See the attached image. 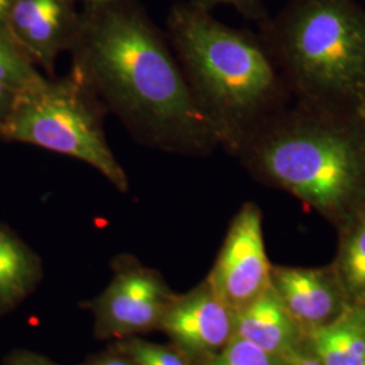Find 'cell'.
<instances>
[{
	"label": "cell",
	"mask_w": 365,
	"mask_h": 365,
	"mask_svg": "<svg viewBox=\"0 0 365 365\" xmlns=\"http://www.w3.org/2000/svg\"><path fill=\"white\" fill-rule=\"evenodd\" d=\"M69 53L71 72L140 143L179 153L218 143L170 45L135 3L87 4Z\"/></svg>",
	"instance_id": "6da1fadb"
},
{
	"label": "cell",
	"mask_w": 365,
	"mask_h": 365,
	"mask_svg": "<svg viewBox=\"0 0 365 365\" xmlns=\"http://www.w3.org/2000/svg\"><path fill=\"white\" fill-rule=\"evenodd\" d=\"M168 26L184 78L217 141L240 149L274 95L267 54L253 39L212 19L202 4H178Z\"/></svg>",
	"instance_id": "7a4b0ae2"
},
{
	"label": "cell",
	"mask_w": 365,
	"mask_h": 365,
	"mask_svg": "<svg viewBox=\"0 0 365 365\" xmlns=\"http://www.w3.org/2000/svg\"><path fill=\"white\" fill-rule=\"evenodd\" d=\"M248 164L261 176L322 211H334L365 182L360 135L322 123H298L249 138Z\"/></svg>",
	"instance_id": "3957f363"
},
{
	"label": "cell",
	"mask_w": 365,
	"mask_h": 365,
	"mask_svg": "<svg viewBox=\"0 0 365 365\" xmlns=\"http://www.w3.org/2000/svg\"><path fill=\"white\" fill-rule=\"evenodd\" d=\"M105 114L93 93L71 72L19 92L0 125V138L73 157L126 192L129 179L107 143Z\"/></svg>",
	"instance_id": "277c9868"
},
{
	"label": "cell",
	"mask_w": 365,
	"mask_h": 365,
	"mask_svg": "<svg viewBox=\"0 0 365 365\" xmlns=\"http://www.w3.org/2000/svg\"><path fill=\"white\" fill-rule=\"evenodd\" d=\"M284 49L310 93L353 98L365 90V16L346 0H307L292 18Z\"/></svg>",
	"instance_id": "5b68a950"
},
{
	"label": "cell",
	"mask_w": 365,
	"mask_h": 365,
	"mask_svg": "<svg viewBox=\"0 0 365 365\" xmlns=\"http://www.w3.org/2000/svg\"><path fill=\"white\" fill-rule=\"evenodd\" d=\"M207 286L233 313L272 286L257 206L248 203L235 215Z\"/></svg>",
	"instance_id": "8992f818"
},
{
	"label": "cell",
	"mask_w": 365,
	"mask_h": 365,
	"mask_svg": "<svg viewBox=\"0 0 365 365\" xmlns=\"http://www.w3.org/2000/svg\"><path fill=\"white\" fill-rule=\"evenodd\" d=\"M173 298L156 272L144 267H123L95 302L98 333L125 337L158 325Z\"/></svg>",
	"instance_id": "52a82bcc"
},
{
	"label": "cell",
	"mask_w": 365,
	"mask_h": 365,
	"mask_svg": "<svg viewBox=\"0 0 365 365\" xmlns=\"http://www.w3.org/2000/svg\"><path fill=\"white\" fill-rule=\"evenodd\" d=\"M78 26L75 0H15L7 21L14 41L52 76L57 57L69 52Z\"/></svg>",
	"instance_id": "ba28073f"
},
{
	"label": "cell",
	"mask_w": 365,
	"mask_h": 365,
	"mask_svg": "<svg viewBox=\"0 0 365 365\" xmlns=\"http://www.w3.org/2000/svg\"><path fill=\"white\" fill-rule=\"evenodd\" d=\"M233 327L235 313L207 286L172 300L158 329L184 351L212 353L233 337Z\"/></svg>",
	"instance_id": "9c48e42d"
},
{
	"label": "cell",
	"mask_w": 365,
	"mask_h": 365,
	"mask_svg": "<svg viewBox=\"0 0 365 365\" xmlns=\"http://www.w3.org/2000/svg\"><path fill=\"white\" fill-rule=\"evenodd\" d=\"M295 336L292 317L279 298L274 283L259 298L235 313L233 337L245 339L274 357L291 352Z\"/></svg>",
	"instance_id": "30bf717a"
},
{
	"label": "cell",
	"mask_w": 365,
	"mask_h": 365,
	"mask_svg": "<svg viewBox=\"0 0 365 365\" xmlns=\"http://www.w3.org/2000/svg\"><path fill=\"white\" fill-rule=\"evenodd\" d=\"M272 283L292 319L317 324L325 321L334 310V292L324 274L318 271L276 269L272 274Z\"/></svg>",
	"instance_id": "8fae6325"
},
{
	"label": "cell",
	"mask_w": 365,
	"mask_h": 365,
	"mask_svg": "<svg viewBox=\"0 0 365 365\" xmlns=\"http://www.w3.org/2000/svg\"><path fill=\"white\" fill-rule=\"evenodd\" d=\"M41 274L38 256L7 225L0 223V313L26 299Z\"/></svg>",
	"instance_id": "7c38bea8"
},
{
	"label": "cell",
	"mask_w": 365,
	"mask_h": 365,
	"mask_svg": "<svg viewBox=\"0 0 365 365\" xmlns=\"http://www.w3.org/2000/svg\"><path fill=\"white\" fill-rule=\"evenodd\" d=\"M46 78L7 30L0 29V83L25 92L43 83Z\"/></svg>",
	"instance_id": "4fadbf2b"
},
{
	"label": "cell",
	"mask_w": 365,
	"mask_h": 365,
	"mask_svg": "<svg viewBox=\"0 0 365 365\" xmlns=\"http://www.w3.org/2000/svg\"><path fill=\"white\" fill-rule=\"evenodd\" d=\"M341 271L352 291L365 292V207L344 241Z\"/></svg>",
	"instance_id": "5bb4252c"
},
{
	"label": "cell",
	"mask_w": 365,
	"mask_h": 365,
	"mask_svg": "<svg viewBox=\"0 0 365 365\" xmlns=\"http://www.w3.org/2000/svg\"><path fill=\"white\" fill-rule=\"evenodd\" d=\"M117 349L137 365H190L179 351L143 339L123 341L118 344Z\"/></svg>",
	"instance_id": "9a60e30c"
},
{
	"label": "cell",
	"mask_w": 365,
	"mask_h": 365,
	"mask_svg": "<svg viewBox=\"0 0 365 365\" xmlns=\"http://www.w3.org/2000/svg\"><path fill=\"white\" fill-rule=\"evenodd\" d=\"M348 364L365 365V318L346 315L331 325Z\"/></svg>",
	"instance_id": "2e32d148"
},
{
	"label": "cell",
	"mask_w": 365,
	"mask_h": 365,
	"mask_svg": "<svg viewBox=\"0 0 365 365\" xmlns=\"http://www.w3.org/2000/svg\"><path fill=\"white\" fill-rule=\"evenodd\" d=\"M209 365H276V357L245 339L232 337Z\"/></svg>",
	"instance_id": "e0dca14e"
},
{
	"label": "cell",
	"mask_w": 365,
	"mask_h": 365,
	"mask_svg": "<svg viewBox=\"0 0 365 365\" xmlns=\"http://www.w3.org/2000/svg\"><path fill=\"white\" fill-rule=\"evenodd\" d=\"M314 349L324 365H349L339 346L331 325L318 327L313 333Z\"/></svg>",
	"instance_id": "ac0fdd59"
},
{
	"label": "cell",
	"mask_w": 365,
	"mask_h": 365,
	"mask_svg": "<svg viewBox=\"0 0 365 365\" xmlns=\"http://www.w3.org/2000/svg\"><path fill=\"white\" fill-rule=\"evenodd\" d=\"M4 365H58L36 353L18 351L7 357Z\"/></svg>",
	"instance_id": "d6986e66"
},
{
	"label": "cell",
	"mask_w": 365,
	"mask_h": 365,
	"mask_svg": "<svg viewBox=\"0 0 365 365\" xmlns=\"http://www.w3.org/2000/svg\"><path fill=\"white\" fill-rule=\"evenodd\" d=\"M18 93L19 92L14 91L13 88L0 83V125L10 114Z\"/></svg>",
	"instance_id": "ffe728a7"
},
{
	"label": "cell",
	"mask_w": 365,
	"mask_h": 365,
	"mask_svg": "<svg viewBox=\"0 0 365 365\" xmlns=\"http://www.w3.org/2000/svg\"><path fill=\"white\" fill-rule=\"evenodd\" d=\"M92 365H137L123 353L118 352L113 354H106L96 359Z\"/></svg>",
	"instance_id": "44dd1931"
},
{
	"label": "cell",
	"mask_w": 365,
	"mask_h": 365,
	"mask_svg": "<svg viewBox=\"0 0 365 365\" xmlns=\"http://www.w3.org/2000/svg\"><path fill=\"white\" fill-rule=\"evenodd\" d=\"M356 102H357V117H359V125H360L359 135L361 138V143L364 145L365 149V90L356 98Z\"/></svg>",
	"instance_id": "7402d4cb"
},
{
	"label": "cell",
	"mask_w": 365,
	"mask_h": 365,
	"mask_svg": "<svg viewBox=\"0 0 365 365\" xmlns=\"http://www.w3.org/2000/svg\"><path fill=\"white\" fill-rule=\"evenodd\" d=\"M15 0H0V29L7 30V21H9V15L13 9V4Z\"/></svg>",
	"instance_id": "603a6c76"
},
{
	"label": "cell",
	"mask_w": 365,
	"mask_h": 365,
	"mask_svg": "<svg viewBox=\"0 0 365 365\" xmlns=\"http://www.w3.org/2000/svg\"><path fill=\"white\" fill-rule=\"evenodd\" d=\"M288 365H324L314 357H295Z\"/></svg>",
	"instance_id": "cb8c5ba5"
},
{
	"label": "cell",
	"mask_w": 365,
	"mask_h": 365,
	"mask_svg": "<svg viewBox=\"0 0 365 365\" xmlns=\"http://www.w3.org/2000/svg\"><path fill=\"white\" fill-rule=\"evenodd\" d=\"M205 3H233V4H244L247 0H202Z\"/></svg>",
	"instance_id": "d4e9b609"
}]
</instances>
